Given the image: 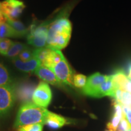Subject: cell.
<instances>
[{
	"label": "cell",
	"instance_id": "603a6c76",
	"mask_svg": "<svg viewBox=\"0 0 131 131\" xmlns=\"http://www.w3.org/2000/svg\"><path fill=\"white\" fill-rule=\"evenodd\" d=\"M122 118L118 117V116L116 115H113L112 119L107 124V128L108 130L111 131H116L118 126L119 122H120L121 119Z\"/></svg>",
	"mask_w": 131,
	"mask_h": 131
},
{
	"label": "cell",
	"instance_id": "d4e9b609",
	"mask_svg": "<svg viewBox=\"0 0 131 131\" xmlns=\"http://www.w3.org/2000/svg\"><path fill=\"white\" fill-rule=\"evenodd\" d=\"M127 78H129V80L131 81V63L128 66V68L127 69V72L125 73Z\"/></svg>",
	"mask_w": 131,
	"mask_h": 131
},
{
	"label": "cell",
	"instance_id": "2e32d148",
	"mask_svg": "<svg viewBox=\"0 0 131 131\" xmlns=\"http://www.w3.org/2000/svg\"><path fill=\"white\" fill-rule=\"evenodd\" d=\"M6 21L15 33L16 37H23L28 34L29 29H27L21 21L17 19H9L7 18Z\"/></svg>",
	"mask_w": 131,
	"mask_h": 131
},
{
	"label": "cell",
	"instance_id": "7a4b0ae2",
	"mask_svg": "<svg viewBox=\"0 0 131 131\" xmlns=\"http://www.w3.org/2000/svg\"><path fill=\"white\" fill-rule=\"evenodd\" d=\"M49 111L36 105L33 102L23 103L19 108L14 123V127H19L29 124L36 123H43L45 121Z\"/></svg>",
	"mask_w": 131,
	"mask_h": 131
},
{
	"label": "cell",
	"instance_id": "8fae6325",
	"mask_svg": "<svg viewBox=\"0 0 131 131\" xmlns=\"http://www.w3.org/2000/svg\"><path fill=\"white\" fill-rule=\"evenodd\" d=\"M12 60V63L18 69L26 73L34 72L40 65V61L35 56L27 61H22L18 57H16Z\"/></svg>",
	"mask_w": 131,
	"mask_h": 131
},
{
	"label": "cell",
	"instance_id": "ffe728a7",
	"mask_svg": "<svg viewBox=\"0 0 131 131\" xmlns=\"http://www.w3.org/2000/svg\"><path fill=\"white\" fill-rule=\"evenodd\" d=\"M12 43L13 41L8 38L0 40V53L1 55H6V56Z\"/></svg>",
	"mask_w": 131,
	"mask_h": 131
},
{
	"label": "cell",
	"instance_id": "7402d4cb",
	"mask_svg": "<svg viewBox=\"0 0 131 131\" xmlns=\"http://www.w3.org/2000/svg\"><path fill=\"white\" fill-rule=\"evenodd\" d=\"M43 123H36L29 124L17 129L18 131H42Z\"/></svg>",
	"mask_w": 131,
	"mask_h": 131
},
{
	"label": "cell",
	"instance_id": "5b68a950",
	"mask_svg": "<svg viewBox=\"0 0 131 131\" xmlns=\"http://www.w3.org/2000/svg\"><path fill=\"white\" fill-rule=\"evenodd\" d=\"M15 86L13 84L0 86V117L10 111L16 100Z\"/></svg>",
	"mask_w": 131,
	"mask_h": 131
},
{
	"label": "cell",
	"instance_id": "ac0fdd59",
	"mask_svg": "<svg viewBox=\"0 0 131 131\" xmlns=\"http://www.w3.org/2000/svg\"><path fill=\"white\" fill-rule=\"evenodd\" d=\"M12 84V80L7 69L0 63V86Z\"/></svg>",
	"mask_w": 131,
	"mask_h": 131
},
{
	"label": "cell",
	"instance_id": "5bb4252c",
	"mask_svg": "<svg viewBox=\"0 0 131 131\" xmlns=\"http://www.w3.org/2000/svg\"><path fill=\"white\" fill-rule=\"evenodd\" d=\"M117 89V86L115 84L112 78V75H108L107 79L98 90L96 94V98H101L105 96H109L113 97L114 95L115 92Z\"/></svg>",
	"mask_w": 131,
	"mask_h": 131
},
{
	"label": "cell",
	"instance_id": "6da1fadb",
	"mask_svg": "<svg viewBox=\"0 0 131 131\" xmlns=\"http://www.w3.org/2000/svg\"><path fill=\"white\" fill-rule=\"evenodd\" d=\"M72 34L70 21L62 16L55 19L49 26L47 47L61 50L67 46Z\"/></svg>",
	"mask_w": 131,
	"mask_h": 131
},
{
	"label": "cell",
	"instance_id": "9a60e30c",
	"mask_svg": "<svg viewBox=\"0 0 131 131\" xmlns=\"http://www.w3.org/2000/svg\"><path fill=\"white\" fill-rule=\"evenodd\" d=\"M9 37H16V35L6 21V18L0 12V40Z\"/></svg>",
	"mask_w": 131,
	"mask_h": 131
},
{
	"label": "cell",
	"instance_id": "4fadbf2b",
	"mask_svg": "<svg viewBox=\"0 0 131 131\" xmlns=\"http://www.w3.org/2000/svg\"><path fill=\"white\" fill-rule=\"evenodd\" d=\"M112 78L117 89L131 94V81L127 78L125 72L122 70L118 71L112 75Z\"/></svg>",
	"mask_w": 131,
	"mask_h": 131
},
{
	"label": "cell",
	"instance_id": "e0dca14e",
	"mask_svg": "<svg viewBox=\"0 0 131 131\" xmlns=\"http://www.w3.org/2000/svg\"><path fill=\"white\" fill-rule=\"evenodd\" d=\"M26 48H27V47L24 44L19 42H13L6 56L12 59L16 58L18 57L21 52Z\"/></svg>",
	"mask_w": 131,
	"mask_h": 131
},
{
	"label": "cell",
	"instance_id": "cb8c5ba5",
	"mask_svg": "<svg viewBox=\"0 0 131 131\" xmlns=\"http://www.w3.org/2000/svg\"><path fill=\"white\" fill-rule=\"evenodd\" d=\"M131 129V124L128 122L125 117H123L121 119L118 126L116 131H127Z\"/></svg>",
	"mask_w": 131,
	"mask_h": 131
},
{
	"label": "cell",
	"instance_id": "277c9868",
	"mask_svg": "<svg viewBox=\"0 0 131 131\" xmlns=\"http://www.w3.org/2000/svg\"><path fill=\"white\" fill-rule=\"evenodd\" d=\"M62 84L73 86L74 72L64 55L50 69Z\"/></svg>",
	"mask_w": 131,
	"mask_h": 131
},
{
	"label": "cell",
	"instance_id": "44dd1931",
	"mask_svg": "<svg viewBox=\"0 0 131 131\" xmlns=\"http://www.w3.org/2000/svg\"><path fill=\"white\" fill-rule=\"evenodd\" d=\"M86 77L82 74H77L73 77V86L78 88L83 89L86 85Z\"/></svg>",
	"mask_w": 131,
	"mask_h": 131
},
{
	"label": "cell",
	"instance_id": "8992f818",
	"mask_svg": "<svg viewBox=\"0 0 131 131\" xmlns=\"http://www.w3.org/2000/svg\"><path fill=\"white\" fill-rule=\"evenodd\" d=\"M52 98L50 88L47 83L41 81L36 87L32 95V102L36 105L46 108L48 107Z\"/></svg>",
	"mask_w": 131,
	"mask_h": 131
},
{
	"label": "cell",
	"instance_id": "7c38bea8",
	"mask_svg": "<svg viewBox=\"0 0 131 131\" xmlns=\"http://www.w3.org/2000/svg\"><path fill=\"white\" fill-rule=\"evenodd\" d=\"M68 120L63 116L49 111L45 121V124L52 130H57L68 124Z\"/></svg>",
	"mask_w": 131,
	"mask_h": 131
},
{
	"label": "cell",
	"instance_id": "ba28073f",
	"mask_svg": "<svg viewBox=\"0 0 131 131\" xmlns=\"http://www.w3.org/2000/svg\"><path fill=\"white\" fill-rule=\"evenodd\" d=\"M108 75H104L96 72L91 75L87 79L86 85L82 89V92L84 95L91 97H95L98 90L107 79Z\"/></svg>",
	"mask_w": 131,
	"mask_h": 131
},
{
	"label": "cell",
	"instance_id": "4316f807",
	"mask_svg": "<svg viewBox=\"0 0 131 131\" xmlns=\"http://www.w3.org/2000/svg\"><path fill=\"white\" fill-rule=\"evenodd\" d=\"M105 131H111V130H105Z\"/></svg>",
	"mask_w": 131,
	"mask_h": 131
},
{
	"label": "cell",
	"instance_id": "d6986e66",
	"mask_svg": "<svg viewBox=\"0 0 131 131\" xmlns=\"http://www.w3.org/2000/svg\"><path fill=\"white\" fill-rule=\"evenodd\" d=\"M34 57H35V50H32L27 47L23 50L18 57L22 61H27Z\"/></svg>",
	"mask_w": 131,
	"mask_h": 131
},
{
	"label": "cell",
	"instance_id": "484cf974",
	"mask_svg": "<svg viewBox=\"0 0 131 131\" xmlns=\"http://www.w3.org/2000/svg\"><path fill=\"white\" fill-rule=\"evenodd\" d=\"M127 131H131V129H129V130H128Z\"/></svg>",
	"mask_w": 131,
	"mask_h": 131
},
{
	"label": "cell",
	"instance_id": "30bf717a",
	"mask_svg": "<svg viewBox=\"0 0 131 131\" xmlns=\"http://www.w3.org/2000/svg\"><path fill=\"white\" fill-rule=\"evenodd\" d=\"M35 89V84L32 83H21L17 88H15L16 96L23 103L32 102V95Z\"/></svg>",
	"mask_w": 131,
	"mask_h": 131
},
{
	"label": "cell",
	"instance_id": "52a82bcc",
	"mask_svg": "<svg viewBox=\"0 0 131 131\" xmlns=\"http://www.w3.org/2000/svg\"><path fill=\"white\" fill-rule=\"evenodd\" d=\"M24 8V3L19 0H5L0 3V12L9 19H17Z\"/></svg>",
	"mask_w": 131,
	"mask_h": 131
},
{
	"label": "cell",
	"instance_id": "9c48e42d",
	"mask_svg": "<svg viewBox=\"0 0 131 131\" xmlns=\"http://www.w3.org/2000/svg\"><path fill=\"white\" fill-rule=\"evenodd\" d=\"M35 74L38 78H40L42 81L45 82L47 84H50L54 86H61L62 83L59 81L58 78L52 69L47 68L45 66L40 65L35 71L34 72Z\"/></svg>",
	"mask_w": 131,
	"mask_h": 131
},
{
	"label": "cell",
	"instance_id": "3957f363",
	"mask_svg": "<svg viewBox=\"0 0 131 131\" xmlns=\"http://www.w3.org/2000/svg\"><path fill=\"white\" fill-rule=\"evenodd\" d=\"M49 26V24L45 23L31 26L27 34V41L29 45L37 49L46 47Z\"/></svg>",
	"mask_w": 131,
	"mask_h": 131
}]
</instances>
